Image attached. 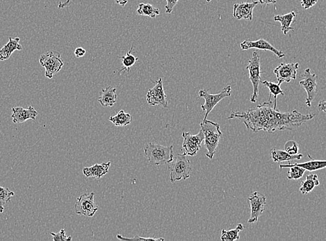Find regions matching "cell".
I'll return each instance as SVG.
<instances>
[{"label": "cell", "instance_id": "obj_6", "mask_svg": "<svg viewBox=\"0 0 326 241\" xmlns=\"http://www.w3.org/2000/svg\"><path fill=\"white\" fill-rule=\"evenodd\" d=\"M231 91L232 88L230 86H226L222 91L217 94L209 93L207 90H200L199 91V98H203L205 100L204 104L201 105L202 111L205 112L204 119L207 118L208 115L221 101L231 95Z\"/></svg>", "mask_w": 326, "mask_h": 241}, {"label": "cell", "instance_id": "obj_31", "mask_svg": "<svg viewBox=\"0 0 326 241\" xmlns=\"http://www.w3.org/2000/svg\"><path fill=\"white\" fill-rule=\"evenodd\" d=\"M50 234L52 236L53 240L55 241H71L73 239L72 235L67 236L66 235V231L64 229H61L60 232L57 233L51 232Z\"/></svg>", "mask_w": 326, "mask_h": 241}, {"label": "cell", "instance_id": "obj_17", "mask_svg": "<svg viewBox=\"0 0 326 241\" xmlns=\"http://www.w3.org/2000/svg\"><path fill=\"white\" fill-rule=\"evenodd\" d=\"M99 102L104 107H112L117 101V88L108 86L99 91Z\"/></svg>", "mask_w": 326, "mask_h": 241}, {"label": "cell", "instance_id": "obj_1", "mask_svg": "<svg viewBox=\"0 0 326 241\" xmlns=\"http://www.w3.org/2000/svg\"><path fill=\"white\" fill-rule=\"evenodd\" d=\"M314 116L315 114H303L297 110L282 113L270 99L246 111H232L227 119H238L254 132L263 130L270 134L276 131L295 130Z\"/></svg>", "mask_w": 326, "mask_h": 241}, {"label": "cell", "instance_id": "obj_8", "mask_svg": "<svg viewBox=\"0 0 326 241\" xmlns=\"http://www.w3.org/2000/svg\"><path fill=\"white\" fill-rule=\"evenodd\" d=\"M317 77L314 73H311L310 68H307L302 75V80L299 84L306 91L307 97L305 104L308 107L312 106V102L318 94Z\"/></svg>", "mask_w": 326, "mask_h": 241}, {"label": "cell", "instance_id": "obj_15", "mask_svg": "<svg viewBox=\"0 0 326 241\" xmlns=\"http://www.w3.org/2000/svg\"><path fill=\"white\" fill-rule=\"evenodd\" d=\"M258 1L252 3H241L234 5L233 16L237 20H252L254 8L258 5Z\"/></svg>", "mask_w": 326, "mask_h": 241}, {"label": "cell", "instance_id": "obj_32", "mask_svg": "<svg viewBox=\"0 0 326 241\" xmlns=\"http://www.w3.org/2000/svg\"><path fill=\"white\" fill-rule=\"evenodd\" d=\"M298 150H299V148H298V145L296 141H289L285 143V151H286L287 153L296 154L298 153Z\"/></svg>", "mask_w": 326, "mask_h": 241}, {"label": "cell", "instance_id": "obj_33", "mask_svg": "<svg viewBox=\"0 0 326 241\" xmlns=\"http://www.w3.org/2000/svg\"><path fill=\"white\" fill-rule=\"evenodd\" d=\"M117 238L121 240H150V241H164L165 239L160 238H152V237H148V238H145V237H141L139 235H136L133 238H125V237L122 236V235L118 234Z\"/></svg>", "mask_w": 326, "mask_h": 241}, {"label": "cell", "instance_id": "obj_36", "mask_svg": "<svg viewBox=\"0 0 326 241\" xmlns=\"http://www.w3.org/2000/svg\"><path fill=\"white\" fill-rule=\"evenodd\" d=\"M86 50L82 47H77L75 50V55L77 58H80V57L84 56L86 54Z\"/></svg>", "mask_w": 326, "mask_h": 241}, {"label": "cell", "instance_id": "obj_40", "mask_svg": "<svg viewBox=\"0 0 326 241\" xmlns=\"http://www.w3.org/2000/svg\"><path fill=\"white\" fill-rule=\"evenodd\" d=\"M117 3L121 7H125L128 3V0H117Z\"/></svg>", "mask_w": 326, "mask_h": 241}, {"label": "cell", "instance_id": "obj_3", "mask_svg": "<svg viewBox=\"0 0 326 241\" xmlns=\"http://www.w3.org/2000/svg\"><path fill=\"white\" fill-rule=\"evenodd\" d=\"M144 152L149 163L152 165L168 164L174 158L173 145L167 147L150 143L145 145Z\"/></svg>", "mask_w": 326, "mask_h": 241}, {"label": "cell", "instance_id": "obj_35", "mask_svg": "<svg viewBox=\"0 0 326 241\" xmlns=\"http://www.w3.org/2000/svg\"><path fill=\"white\" fill-rule=\"evenodd\" d=\"M318 0H301V6L304 9H308L314 7Z\"/></svg>", "mask_w": 326, "mask_h": 241}, {"label": "cell", "instance_id": "obj_13", "mask_svg": "<svg viewBox=\"0 0 326 241\" xmlns=\"http://www.w3.org/2000/svg\"><path fill=\"white\" fill-rule=\"evenodd\" d=\"M155 84V86L149 90L147 93V102L151 106L160 105L164 108H169L162 79L160 78L159 80L156 81Z\"/></svg>", "mask_w": 326, "mask_h": 241}, {"label": "cell", "instance_id": "obj_29", "mask_svg": "<svg viewBox=\"0 0 326 241\" xmlns=\"http://www.w3.org/2000/svg\"><path fill=\"white\" fill-rule=\"evenodd\" d=\"M261 83H262L263 85H264L269 89V98L268 99H270V97L274 96V105L277 106V97L278 95H285L283 90L281 89V84H278V83L276 84V83L268 82L266 80L263 81Z\"/></svg>", "mask_w": 326, "mask_h": 241}, {"label": "cell", "instance_id": "obj_41", "mask_svg": "<svg viewBox=\"0 0 326 241\" xmlns=\"http://www.w3.org/2000/svg\"><path fill=\"white\" fill-rule=\"evenodd\" d=\"M206 1H207V3H210V2L211 1V0H206Z\"/></svg>", "mask_w": 326, "mask_h": 241}, {"label": "cell", "instance_id": "obj_10", "mask_svg": "<svg viewBox=\"0 0 326 241\" xmlns=\"http://www.w3.org/2000/svg\"><path fill=\"white\" fill-rule=\"evenodd\" d=\"M266 198L264 195L255 191L248 198L250 205V216L248 223H255L258 221L259 217L264 213Z\"/></svg>", "mask_w": 326, "mask_h": 241}, {"label": "cell", "instance_id": "obj_23", "mask_svg": "<svg viewBox=\"0 0 326 241\" xmlns=\"http://www.w3.org/2000/svg\"><path fill=\"white\" fill-rule=\"evenodd\" d=\"M319 185V180H318V176L316 174H309L306 176L305 181L302 182L300 191L303 195L308 194V193L312 192L315 187H318Z\"/></svg>", "mask_w": 326, "mask_h": 241}, {"label": "cell", "instance_id": "obj_21", "mask_svg": "<svg viewBox=\"0 0 326 241\" xmlns=\"http://www.w3.org/2000/svg\"><path fill=\"white\" fill-rule=\"evenodd\" d=\"M295 17V12H292L285 15H277L274 16V20L281 23V31L284 34L286 35L289 31H294V28L291 27V24Z\"/></svg>", "mask_w": 326, "mask_h": 241}, {"label": "cell", "instance_id": "obj_34", "mask_svg": "<svg viewBox=\"0 0 326 241\" xmlns=\"http://www.w3.org/2000/svg\"><path fill=\"white\" fill-rule=\"evenodd\" d=\"M180 0H167V5H166V13L167 14H171L173 12V9L176 6L177 4Z\"/></svg>", "mask_w": 326, "mask_h": 241}, {"label": "cell", "instance_id": "obj_39", "mask_svg": "<svg viewBox=\"0 0 326 241\" xmlns=\"http://www.w3.org/2000/svg\"><path fill=\"white\" fill-rule=\"evenodd\" d=\"M72 0H66L64 2H60L59 4L58 7L59 9H64L66 7H68L70 5V3H71Z\"/></svg>", "mask_w": 326, "mask_h": 241}, {"label": "cell", "instance_id": "obj_11", "mask_svg": "<svg viewBox=\"0 0 326 241\" xmlns=\"http://www.w3.org/2000/svg\"><path fill=\"white\" fill-rule=\"evenodd\" d=\"M182 137L184 141L182 147L185 149L184 152L187 156H196L202 148V143L204 141V134L202 130L196 135L191 134L190 132H182Z\"/></svg>", "mask_w": 326, "mask_h": 241}, {"label": "cell", "instance_id": "obj_5", "mask_svg": "<svg viewBox=\"0 0 326 241\" xmlns=\"http://www.w3.org/2000/svg\"><path fill=\"white\" fill-rule=\"evenodd\" d=\"M246 69L249 73V80L252 85V95L250 97V102H256L259 97V85L261 82L260 57L258 51L252 52L251 58L248 61V65Z\"/></svg>", "mask_w": 326, "mask_h": 241}, {"label": "cell", "instance_id": "obj_28", "mask_svg": "<svg viewBox=\"0 0 326 241\" xmlns=\"http://www.w3.org/2000/svg\"><path fill=\"white\" fill-rule=\"evenodd\" d=\"M284 167H289V170L287 172V178L289 179L298 180L303 177L304 173H305V169L302 168L301 167L296 166L288 163V164L280 165V168L283 169Z\"/></svg>", "mask_w": 326, "mask_h": 241}, {"label": "cell", "instance_id": "obj_38", "mask_svg": "<svg viewBox=\"0 0 326 241\" xmlns=\"http://www.w3.org/2000/svg\"><path fill=\"white\" fill-rule=\"evenodd\" d=\"M259 3L263 5H275L277 0H258Z\"/></svg>", "mask_w": 326, "mask_h": 241}, {"label": "cell", "instance_id": "obj_37", "mask_svg": "<svg viewBox=\"0 0 326 241\" xmlns=\"http://www.w3.org/2000/svg\"><path fill=\"white\" fill-rule=\"evenodd\" d=\"M326 102L325 99L320 101L318 103V108L320 111H323V113H326V108H325Z\"/></svg>", "mask_w": 326, "mask_h": 241}, {"label": "cell", "instance_id": "obj_12", "mask_svg": "<svg viewBox=\"0 0 326 241\" xmlns=\"http://www.w3.org/2000/svg\"><path fill=\"white\" fill-rule=\"evenodd\" d=\"M298 68V63H282L280 64L274 71L277 77L278 84L281 85L283 82L289 83L292 80H296Z\"/></svg>", "mask_w": 326, "mask_h": 241}, {"label": "cell", "instance_id": "obj_18", "mask_svg": "<svg viewBox=\"0 0 326 241\" xmlns=\"http://www.w3.org/2000/svg\"><path fill=\"white\" fill-rule=\"evenodd\" d=\"M110 165H111V162H107V163H103L102 164H95L91 167H84L83 173L86 177L99 179L107 173Z\"/></svg>", "mask_w": 326, "mask_h": 241}, {"label": "cell", "instance_id": "obj_20", "mask_svg": "<svg viewBox=\"0 0 326 241\" xmlns=\"http://www.w3.org/2000/svg\"><path fill=\"white\" fill-rule=\"evenodd\" d=\"M270 154L273 161L279 163L282 162L290 161L292 160H301L303 156L302 154H290L287 153L286 151L278 150L276 148L271 149Z\"/></svg>", "mask_w": 326, "mask_h": 241}, {"label": "cell", "instance_id": "obj_22", "mask_svg": "<svg viewBox=\"0 0 326 241\" xmlns=\"http://www.w3.org/2000/svg\"><path fill=\"white\" fill-rule=\"evenodd\" d=\"M134 47H131L130 50L127 52L125 56H119L120 59L123 61L122 67L119 71V75H121L123 73H131L130 68L136 64L139 58L132 54V51Z\"/></svg>", "mask_w": 326, "mask_h": 241}, {"label": "cell", "instance_id": "obj_14", "mask_svg": "<svg viewBox=\"0 0 326 241\" xmlns=\"http://www.w3.org/2000/svg\"><path fill=\"white\" fill-rule=\"evenodd\" d=\"M240 47L243 50H247L252 48L260 49V50L270 51L274 53L279 58H283L285 56L283 50L281 49H276L271 44L268 43L267 40L264 39H259L257 40H251L250 39L245 40L240 44Z\"/></svg>", "mask_w": 326, "mask_h": 241}, {"label": "cell", "instance_id": "obj_26", "mask_svg": "<svg viewBox=\"0 0 326 241\" xmlns=\"http://www.w3.org/2000/svg\"><path fill=\"white\" fill-rule=\"evenodd\" d=\"M110 120L115 126L125 127L130 125L132 122V117L130 113H125L123 110H121V111L118 112L115 116L110 117Z\"/></svg>", "mask_w": 326, "mask_h": 241}, {"label": "cell", "instance_id": "obj_24", "mask_svg": "<svg viewBox=\"0 0 326 241\" xmlns=\"http://www.w3.org/2000/svg\"><path fill=\"white\" fill-rule=\"evenodd\" d=\"M291 164L296 165V166L301 167L305 169V170L313 172L323 169L326 167V161L325 160H314L311 159L309 161L304 162V163H294Z\"/></svg>", "mask_w": 326, "mask_h": 241}, {"label": "cell", "instance_id": "obj_9", "mask_svg": "<svg viewBox=\"0 0 326 241\" xmlns=\"http://www.w3.org/2000/svg\"><path fill=\"white\" fill-rule=\"evenodd\" d=\"M95 193H86L77 199L75 204V213L91 218L98 210V207L94 201Z\"/></svg>", "mask_w": 326, "mask_h": 241}, {"label": "cell", "instance_id": "obj_4", "mask_svg": "<svg viewBox=\"0 0 326 241\" xmlns=\"http://www.w3.org/2000/svg\"><path fill=\"white\" fill-rule=\"evenodd\" d=\"M170 170V179L172 183L180 180H186L190 177L192 172L190 160L185 153L178 154L173 161L168 163Z\"/></svg>", "mask_w": 326, "mask_h": 241}, {"label": "cell", "instance_id": "obj_7", "mask_svg": "<svg viewBox=\"0 0 326 241\" xmlns=\"http://www.w3.org/2000/svg\"><path fill=\"white\" fill-rule=\"evenodd\" d=\"M39 62L40 65L45 68V77L48 79L52 78L64 66L60 53L55 51H49L41 55Z\"/></svg>", "mask_w": 326, "mask_h": 241}, {"label": "cell", "instance_id": "obj_25", "mask_svg": "<svg viewBox=\"0 0 326 241\" xmlns=\"http://www.w3.org/2000/svg\"><path fill=\"white\" fill-rule=\"evenodd\" d=\"M136 12L140 16H147L153 19L160 14L159 9L156 8L150 4L145 3L139 4Z\"/></svg>", "mask_w": 326, "mask_h": 241}, {"label": "cell", "instance_id": "obj_19", "mask_svg": "<svg viewBox=\"0 0 326 241\" xmlns=\"http://www.w3.org/2000/svg\"><path fill=\"white\" fill-rule=\"evenodd\" d=\"M20 38H12L9 37V42L0 49V61L9 59L14 51H20L23 49V46L20 44Z\"/></svg>", "mask_w": 326, "mask_h": 241}, {"label": "cell", "instance_id": "obj_30", "mask_svg": "<svg viewBox=\"0 0 326 241\" xmlns=\"http://www.w3.org/2000/svg\"><path fill=\"white\" fill-rule=\"evenodd\" d=\"M15 193L7 188L0 187V213H3L5 209V204L10 201Z\"/></svg>", "mask_w": 326, "mask_h": 241}, {"label": "cell", "instance_id": "obj_27", "mask_svg": "<svg viewBox=\"0 0 326 241\" xmlns=\"http://www.w3.org/2000/svg\"><path fill=\"white\" fill-rule=\"evenodd\" d=\"M244 229V225L242 224L239 223L235 229L230 230L223 229L221 240L223 241L239 240L240 239L239 232Z\"/></svg>", "mask_w": 326, "mask_h": 241}, {"label": "cell", "instance_id": "obj_16", "mask_svg": "<svg viewBox=\"0 0 326 241\" xmlns=\"http://www.w3.org/2000/svg\"><path fill=\"white\" fill-rule=\"evenodd\" d=\"M13 114L12 117L13 123L15 124H20L23 123L28 119H36L38 115V112L34 109V107L29 106L28 108L23 107H13Z\"/></svg>", "mask_w": 326, "mask_h": 241}, {"label": "cell", "instance_id": "obj_2", "mask_svg": "<svg viewBox=\"0 0 326 241\" xmlns=\"http://www.w3.org/2000/svg\"><path fill=\"white\" fill-rule=\"evenodd\" d=\"M200 128L204 134V146L207 151L205 155L209 159H212L223 136L220 125L206 119L200 123Z\"/></svg>", "mask_w": 326, "mask_h": 241}]
</instances>
